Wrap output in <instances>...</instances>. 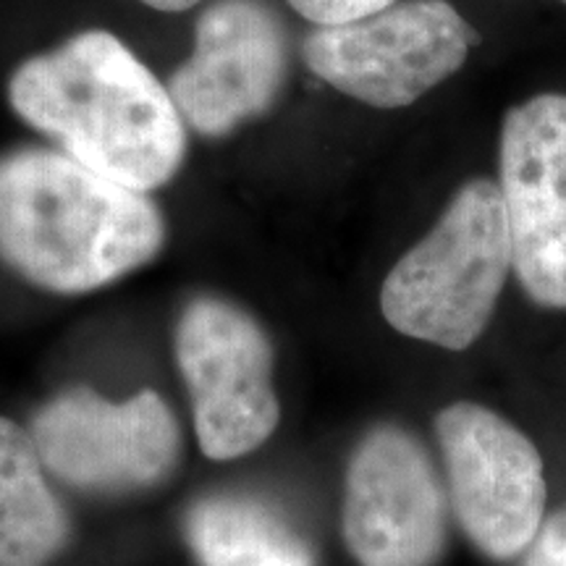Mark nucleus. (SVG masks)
<instances>
[{"label": "nucleus", "mask_w": 566, "mask_h": 566, "mask_svg": "<svg viewBox=\"0 0 566 566\" xmlns=\"http://www.w3.org/2000/svg\"><path fill=\"white\" fill-rule=\"evenodd\" d=\"M21 122L105 179L150 192L187 155V129L171 92L116 34L90 30L32 55L9 80Z\"/></svg>", "instance_id": "f257e3e1"}, {"label": "nucleus", "mask_w": 566, "mask_h": 566, "mask_svg": "<svg viewBox=\"0 0 566 566\" xmlns=\"http://www.w3.org/2000/svg\"><path fill=\"white\" fill-rule=\"evenodd\" d=\"M166 242L145 192L51 147L0 155V260L32 286L87 294L147 265Z\"/></svg>", "instance_id": "f03ea898"}, {"label": "nucleus", "mask_w": 566, "mask_h": 566, "mask_svg": "<svg viewBox=\"0 0 566 566\" xmlns=\"http://www.w3.org/2000/svg\"><path fill=\"white\" fill-rule=\"evenodd\" d=\"M512 273L504 197L491 179L467 181L422 242L391 268L380 310L417 342L464 352L483 336Z\"/></svg>", "instance_id": "7ed1b4c3"}, {"label": "nucleus", "mask_w": 566, "mask_h": 566, "mask_svg": "<svg viewBox=\"0 0 566 566\" xmlns=\"http://www.w3.org/2000/svg\"><path fill=\"white\" fill-rule=\"evenodd\" d=\"M478 42L446 0H396L373 17L317 27L304 40V61L354 101L405 108L457 74Z\"/></svg>", "instance_id": "20e7f679"}, {"label": "nucleus", "mask_w": 566, "mask_h": 566, "mask_svg": "<svg viewBox=\"0 0 566 566\" xmlns=\"http://www.w3.org/2000/svg\"><path fill=\"white\" fill-rule=\"evenodd\" d=\"M176 363L192 399L197 443L216 462L263 446L281 422L271 338L250 313L197 296L176 323Z\"/></svg>", "instance_id": "39448f33"}, {"label": "nucleus", "mask_w": 566, "mask_h": 566, "mask_svg": "<svg viewBox=\"0 0 566 566\" xmlns=\"http://www.w3.org/2000/svg\"><path fill=\"white\" fill-rule=\"evenodd\" d=\"M27 430L45 470L84 493L145 491L179 464V422L155 391L108 401L71 388L42 405Z\"/></svg>", "instance_id": "423d86ee"}, {"label": "nucleus", "mask_w": 566, "mask_h": 566, "mask_svg": "<svg viewBox=\"0 0 566 566\" xmlns=\"http://www.w3.org/2000/svg\"><path fill=\"white\" fill-rule=\"evenodd\" d=\"M436 436L451 506L472 546L499 562L527 551L546 509V475L535 443L475 401L441 409Z\"/></svg>", "instance_id": "0eeeda50"}, {"label": "nucleus", "mask_w": 566, "mask_h": 566, "mask_svg": "<svg viewBox=\"0 0 566 566\" xmlns=\"http://www.w3.org/2000/svg\"><path fill=\"white\" fill-rule=\"evenodd\" d=\"M344 541L359 566H433L446 548V493L428 451L378 424L346 467Z\"/></svg>", "instance_id": "6e6552de"}, {"label": "nucleus", "mask_w": 566, "mask_h": 566, "mask_svg": "<svg viewBox=\"0 0 566 566\" xmlns=\"http://www.w3.org/2000/svg\"><path fill=\"white\" fill-rule=\"evenodd\" d=\"M499 189L512 273L541 307L566 310V95H537L509 108Z\"/></svg>", "instance_id": "1a4fd4ad"}, {"label": "nucleus", "mask_w": 566, "mask_h": 566, "mask_svg": "<svg viewBox=\"0 0 566 566\" xmlns=\"http://www.w3.org/2000/svg\"><path fill=\"white\" fill-rule=\"evenodd\" d=\"M289 48L263 0H216L195 27V51L168 80L184 124L223 137L279 101Z\"/></svg>", "instance_id": "9d476101"}, {"label": "nucleus", "mask_w": 566, "mask_h": 566, "mask_svg": "<svg viewBox=\"0 0 566 566\" xmlns=\"http://www.w3.org/2000/svg\"><path fill=\"white\" fill-rule=\"evenodd\" d=\"M45 472L30 430L0 417V566H48L66 548L71 522Z\"/></svg>", "instance_id": "9b49d317"}, {"label": "nucleus", "mask_w": 566, "mask_h": 566, "mask_svg": "<svg viewBox=\"0 0 566 566\" xmlns=\"http://www.w3.org/2000/svg\"><path fill=\"white\" fill-rule=\"evenodd\" d=\"M184 535L200 566H317L310 543L273 506L247 495L197 501Z\"/></svg>", "instance_id": "f8f14e48"}, {"label": "nucleus", "mask_w": 566, "mask_h": 566, "mask_svg": "<svg viewBox=\"0 0 566 566\" xmlns=\"http://www.w3.org/2000/svg\"><path fill=\"white\" fill-rule=\"evenodd\" d=\"M286 3L317 27H336L373 17L396 0H286Z\"/></svg>", "instance_id": "ddd939ff"}, {"label": "nucleus", "mask_w": 566, "mask_h": 566, "mask_svg": "<svg viewBox=\"0 0 566 566\" xmlns=\"http://www.w3.org/2000/svg\"><path fill=\"white\" fill-rule=\"evenodd\" d=\"M525 566H566V509L537 530L527 548Z\"/></svg>", "instance_id": "4468645a"}, {"label": "nucleus", "mask_w": 566, "mask_h": 566, "mask_svg": "<svg viewBox=\"0 0 566 566\" xmlns=\"http://www.w3.org/2000/svg\"><path fill=\"white\" fill-rule=\"evenodd\" d=\"M139 3L150 6L155 11H166V13H179L192 9V6L200 3V0H139Z\"/></svg>", "instance_id": "2eb2a0df"}, {"label": "nucleus", "mask_w": 566, "mask_h": 566, "mask_svg": "<svg viewBox=\"0 0 566 566\" xmlns=\"http://www.w3.org/2000/svg\"><path fill=\"white\" fill-rule=\"evenodd\" d=\"M564 3H566V0H564Z\"/></svg>", "instance_id": "dca6fc26"}]
</instances>
